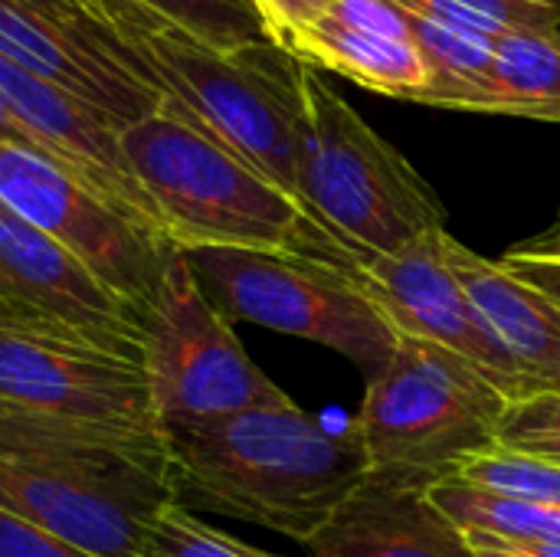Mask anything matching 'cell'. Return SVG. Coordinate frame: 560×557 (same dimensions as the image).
Returning <instances> with one entry per match:
<instances>
[{
	"label": "cell",
	"instance_id": "cell-15",
	"mask_svg": "<svg viewBox=\"0 0 560 557\" xmlns=\"http://www.w3.org/2000/svg\"><path fill=\"white\" fill-rule=\"evenodd\" d=\"M446 259L489 338L538 387L560 391V305L446 233Z\"/></svg>",
	"mask_w": 560,
	"mask_h": 557
},
{
	"label": "cell",
	"instance_id": "cell-30",
	"mask_svg": "<svg viewBox=\"0 0 560 557\" xmlns=\"http://www.w3.org/2000/svg\"><path fill=\"white\" fill-rule=\"evenodd\" d=\"M33 7H39L43 13H52V16H62L69 23H98L92 16V10L82 3V0H26Z\"/></svg>",
	"mask_w": 560,
	"mask_h": 557
},
{
	"label": "cell",
	"instance_id": "cell-35",
	"mask_svg": "<svg viewBox=\"0 0 560 557\" xmlns=\"http://www.w3.org/2000/svg\"><path fill=\"white\" fill-rule=\"evenodd\" d=\"M558 33H560V30H558Z\"/></svg>",
	"mask_w": 560,
	"mask_h": 557
},
{
	"label": "cell",
	"instance_id": "cell-1",
	"mask_svg": "<svg viewBox=\"0 0 560 557\" xmlns=\"http://www.w3.org/2000/svg\"><path fill=\"white\" fill-rule=\"evenodd\" d=\"M180 506L308 545L368 476L358 430L335 433L292 401L167 433Z\"/></svg>",
	"mask_w": 560,
	"mask_h": 557
},
{
	"label": "cell",
	"instance_id": "cell-22",
	"mask_svg": "<svg viewBox=\"0 0 560 557\" xmlns=\"http://www.w3.org/2000/svg\"><path fill=\"white\" fill-rule=\"evenodd\" d=\"M456 479H463L476 489L505 496V499L560 509V466L505 450V446H492V450L472 456L456 473Z\"/></svg>",
	"mask_w": 560,
	"mask_h": 557
},
{
	"label": "cell",
	"instance_id": "cell-14",
	"mask_svg": "<svg viewBox=\"0 0 560 557\" xmlns=\"http://www.w3.org/2000/svg\"><path fill=\"white\" fill-rule=\"evenodd\" d=\"M312 557H476L427 486L368 473L305 545Z\"/></svg>",
	"mask_w": 560,
	"mask_h": 557
},
{
	"label": "cell",
	"instance_id": "cell-16",
	"mask_svg": "<svg viewBox=\"0 0 560 557\" xmlns=\"http://www.w3.org/2000/svg\"><path fill=\"white\" fill-rule=\"evenodd\" d=\"M276 46L312 69L338 72L371 92L417 102L430 85L427 62L413 39H390L381 33L341 26L328 16H315L295 30H285Z\"/></svg>",
	"mask_w": 560,
	"mask_h": 557
},
{
	"label": "cell",
	"instance_id": "cell-12",
	"mask_svg": "<svg viewBox=\"0 0 560 557\" xmlns=\"http://www.w3.org/2000/svg\"><path fill=\"white\" fill-rule=\"evenodd\" d=\"M144 315L0 200V328L59 332L141 351Z\"/></svg>",
	"mask_w": 560,
	"mask_h": 557
},
{
	"label": "cell",
	"instance_id": "cell-34",
	"mask_svg": "<svg viewBox=\"0 0 560 557\" xmlns=\"http://www.w3.org/2000/svg\"><path fill=\"white\" fill-rule=\"evenodd\" d=\"M82 3H85V7H89V10H92V0H82ZM92 16H95V13H92Z\"/></svg>",
	"mask_w": 560,
	"mask_h": 557
},
{
	"label": "cell",
	"instance_id": "cell-13",
	"mask_svg": "<svg viewBox=\"0 0 560 557\" xmlns=\"http://www.w3.org/2000/svg\"><path fill=\"white\" fill-rule=\"evenodd\" d=\"M0 105L36 138V144L52 161L75 174L121 217L164 240L154 207L121 151V128L105 112L33 76L7 56H0Z\"/></svg>",
	"mask_w": 560,
	"mask_h": 557
},
{
	"label": "cell",
	"instance_id": "cell-23",
	"mask_svg": "<svg viewBox=\"0 0 560 557\" xmlns=\"http://www.w3.org/2000/svg\"><path fill=\"white\" fill-rule=\"evenodd\" d=\"M144 557H285L253 548L220 529H210L200 522L187 506L177 499L167 502L158 519L151 522L148 542H144Z\"/></svg>",
	"mask_w": 560,
	"mask_h": 557
},
{
	"label": "cell",
	"instance_id": "cell-5",
	"mask_svg": "<svg viewBox=\"0 0 560 557\" xmlns=\"http://www.w3.org/2000/svg\"><path fill=\"white\" fill-rule=\"evenodd\" d=\"M509 404L463 358L400 335L394 361L368 384L354 420L368 473L433 489L472 456L499 446Z\"/></svg>",
	"mask_w": 560,
	"mask_h": 557
},
{
	"label": "cell",
	"instance_id": "cell-32",
	"mask_svg": "<svg viewBox=\"0 0 560 557\" xmlns=\"http://www.w3.org/2000/svg\"><path fill=\"white\" fill-rule=\"evenodd\" d=\"M0 141H10V144H23V148H36V151H43L39 144H36V138L0 105ZM46 154V151H43Z\"/></svg>",
	"mask_w": 560,
	"mask_h": 557
},
{
	"label": "cell",
	"instance_id": "cell-26",
	"mask_svg": "<svg viewBox=\"0 0 560 557\" xmlns=\"http://www.w3.org/2000/svg\"><path fill=\"white\" fill-rule=\"evenodd\" d=\"M0 557H98L0 509Z\"/></svg>",
	"mask_w": 560,
	"mask_h": 557
},
{
	"label": "cell",
	"instance_id": "cell-27",
	"mask_svg": "<svg viewBox=\"0 0 560 557\" xmlns=\"http://www.w3.org/2000/svg\"><path fill=\"white\" fill-rule=\"evenodd\" d=\"M335 0H256V7L262 10L272 39H279L285 30H295L302 23H312L318 13H325V7Z\"/></svg>",
	"mask_w": 560,
	"mask_h": 557
},
{
	"label": "cell",
	"instance_id": "cell-31",
	"mask_svg": "<svg viewBox=\"0 0 560 557\" xmlns=\"http://www.w3.org/2000/svg\"><path fill=\"white\" fill-rule=\"evenodd\" d=\"M466 535H469V532H466ZM469 545H472L476 557H535L532 552H525V548H515V545H509V542H502V538L479 535V532L469 535Z\"/></svg>",
	"mask_w": 560,
	"mask_h": 557
},
{
	"label": "cell",
	"instance_id": "cell-7",
	"mask_svg": "<svg viewBox=\"0 0 560 557\" xmlns=\"http://www.w3.org/2000/svg\"><path fill=\"white\" fill-rule=\"evenodd\" d=\"M141 364L164 437L289 401L243 351L233 322L210 305L180 250L144 312Z\"/></svg>",
	"mask_w": 560,
	"mask_h": 557
},
{
	"label": "cell",
	"instance_id": "cell-2",
	"mask_svg": "<svg viewBox=\"0 0 560 557\" xmlns=\"http://www.w3.org/2000/svg\"><path fill=\"white\" fill-rule=\"evenodd\" d=\"M92 13L121 43L125 66L158 89L164 105L299 200V59L276 43L233 56L217 53L131 0H92Z\"/></svg>",
	"mask_w": 560,
	"mask_h": 557
},
{
	"label": "cell",
	"instance_id": "cell-8",
	"mask_svg": "<svg viewBox=\"0 0 560 557\" xmlns=\"http://www.w3.org/2000/svg\"><path fill=\"white\" fill-rule=\"evenodd\" d=\"M174 502L171 466L125 456L0 450V509L98 557H144Z\"/></svg>",
	"mask_w": 560,
	"mask_h": 557
},
{
	"label": "cell",
	"instance_id": "cell-29",
	"mask_svg": "<svg viewBox=\"0 0 560 557\" xmlns=\"http://www.w3.org/2000/svg\"><path fill=\"white\" fill-rule=\"evenodd\" d=\"M509 253H515V256H541V259H560V210H558V217H555V223H551V227H545L541 233H535V236H528V240L515 243Z\"/></svg>",
	"mask_w": 560,
	"mask_h": 557
},
{
	"label": "cell",
	"instance_id": "cell-6",
	"mask_svg": "<svg viewBox=\"0 0 560 557\" xmlns=\"http://www.w3.org/2000/svg\"><path fill=\"white\" fill-rule=\"evenodd\" d=\"M203 295L226 322L305 338L351 361L371 384L394 361L400 332L338 263L269 250L184 253Z\"/></svg>",
	"mask_w": 560,
	"mask_h": 557
},
{
	"label": "cell",
	"instance_id": "cell-25",
	"mask_svg": "<svg viewBox=\"0 0 560 557\" xmlns=\"http://www.w3.org/2000/svg\"><path fill=\"white\" fill-rule=\"evenodd\" d=\"M341 26H354V30H368V33H381L390 39H413L404 20V10L394 7L390 0H335L325 7V13Z\"/></svg>",
	"mask_w": 560,
	"mask_h": 557
},
{
	"label": "cell",
	"instance_id": "cell-10",
	"mask_svg": "<svg viewBox=\"0 0 560 557\" xmlns=\"http://www.w3.org/2000/svg\"><path fill=\"white\" fill-rule=\"evenodd\" d=\"M325 263L345 266L361 289L384 309L394 328L407 338L430 341L476 371H482L509 401L538 394V387L515 368V361L489 338L469 295L463 292L446 259V227L430 230L397 253L345 250L331 243Z\"/></svg>",
	"mask_w": 560,
	"mask_h": 557
},
{
	"label": "cell",
	"instance_id": "cell-3",
	"mask_svg": "<svg viewBox=\"0 0 560 557\" xmlns=\"http://www.w3.org/2000/svg\"><path fill=\"white\" fill-rule=\"evenodd\" d=\"M118 141L164 240L180 253L226 246L318 259L331 240L292 194L171 105L125 125Z\"/></svg>",
	"mask_w": 560,
	"mask_h": 557
},
{
	"label": "cell",
	"instance_id": "cell-21",
	"mask_svg": "<svg viewBox=\"0 0 560 557\" xmlns=\"http://www.w3.org/2000/svg\"><path fill=\"white\" fill-rule=\"evenodd\" d=\"M394 7L417 13L430 23L499 39L512 30H541L558 33L560 7L535 0H390Z\"/></svg>",
	"mask_w": 560,
	"mask_h": 557
},
{
	"label": "cell",
	"instance_id": "cell-20",
	"mask_svg": "<svg viewBox=\"0 0 560 557\" xmlns=\"http://www.w3.org/2000/svg\"><path fill=\"white\" fill-rule=\"evenodd\" d=\"M180 33L217 53H243L256 46H272L269 23L256 0H131Z\"/></svg>",
	"mask_w": 560,
	"mask_h": 557
},
{
	"label": "cell",
	"instance_id": "cell-9",
	"mask_svg": "<svg viewBox=\"0 0 560 557\" xmlns=\"http://www.w3.org/2000/svg\"><path fill=\"white\" fill-rule=\"evenodd\" d=\"M0 200L72 253L98 282L148 312L167 259L177 253L89 190L36 148L0 141Z\"/></svg>",
	"mask_w": 560,
	"mask_h": 557
},
{
	"label": "cell",
	"instance_id": "cell-4",
	"mask_svg": "<svg viewBox=\"0 0 560 557\" xmlns=\"http://www.w3.org/2000/svg\"><path fill=\"white\" fill-rule=\"evenodd\" d=\"M295 187L305 213L345 250L397 253L446 227L430 181L312 66H302Z\"/></svg>",
	"mask_w": 560,
	"mask_h": 557
},
{
	"label": "cell",
	"instance_id": "cell-28",
	"mask_svg": "<svg viewBox=\"0 0 560 557\" xmlns=\"http://www.w3.org/2000/svg\"><path fill=\"white\" fill-rule=\"evenodd\" d=\"M502 266L518 276L522 282H528L532 289L545 292L548 299H555L560 305V259H541V256H515L505 253Z\"/></svg>",
	"mask_w": 560,
	"mask_h": 557
},
{
	"label": "cell",
	"instance_id": "cell-17",
	"mask_svg": "<svg viewBox=\"0 0 560 557\" xmlns=\"http://www.w3.org/2000/svg\"><path fill=\"white\" fill-rule=\"evenodd\" d=\"M479 112L560 125V33L512 30L499 36Z\"/></svg>",
	"mask_w": 560,
	"mask_h": 557
},
{
	"label": "cell",
	"instance_id": "cell-19",
	"mask_svg": "<svg viewBox=\"0 0 560 557\" xmlns=\"http://www.w3.org/2000/svg\"><path fill=\"white\" fill-rule=\"evenodd\" d=\"M430 499L469 535L479 532V535H492L512 545L560 542V509L505 499V496L476 489L456 476L436 483L430 489Z\"/></svg>",
	"mask_w": 560,
	"mask_h": 557
},
{
	"label": "cell",
	"instance_id": "cell-18",
	"mask_svg": "<svg viewBox=\"0 0 560 557\" xmlns=\"http://www.w3.org/2000/svg\"><path fill=\"white\" fill-rule=\"evenodd\" d=\"M404 20L413 36V46L420 49L427 72H430V85L423 89V95L417 102L433 105V108L479 112L482 92L489 82V69H492L495 39L459 33V30L430 23L407 10H404Z\"/></svg>",
	"mask_w": 560,
	"mask_h": 557
},
{
	"label": "cell",
	"instance_id": "cell-11",
	"mask_svg": "<svg viewBox=\"0 0 560 557\" xmlns=\"http://www.w3.org/2000/svg\"><path fill=\"white\" fill-rule=\"evenodd\" d=\"M0 401L164 433L151 407L141 351L85 335L0 328Z\"/></svg>",
	"mask_w": 560,
	"mask_h": 557
},
{
	"label": "cell",
	"instance_id": "cell-33",
	"mask_svg": "<svg viewBox=\"0 0 560 557\" xmlns=\"http://www.w3.org/2000/svg\"><path fill=\"white\" fill-rule=\"evenodd\" d=\"M535 3H555V7H560V0H535Z\"/></svg>",
	"mask_w": 560,
	"mask_h": 557
},
{
	"label": "cell",
	"instance_id": "cell-24",
	"mask_svg": "<svg viewBox=\"0 0 560 557\" xmlns=\"http://www.w3.org/2000/svg\"><path fill=\"white\" fill-rule=\"evenodd\" d=\"M499 446L560 466V391L512 401L499 423Z\"/></svg>",
	"mask_w": 560,
	"mask_h": 557
}]
</instances>
